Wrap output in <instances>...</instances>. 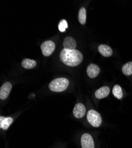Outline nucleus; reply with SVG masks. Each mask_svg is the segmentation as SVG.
<instances>
[{
  "instance_id": "1",
  "label": "nucleus",
  "mask_w": 132,
  "mask_h": 148,
  "mask_svg": "<svg viewBox=\"0 0 132 148\" xmlns=\"http://www.w3.org/2000/svg\"><path fill=\"white\" fill-rule=\"evenodd\" d=\"M60 59L62 62L69 66H76L83 60L82 53L76 49L68 50L64 49L60 53Z\"/></svg>"
},
{
  "instance_id": "16",
  "label": "nucleus",
  "mask_w": 132,
  "mask_h": 148,
  "mask_svg": "<svg viewBox=\"0 0 132 148\" xmlns=\"http://www.w3.org/2000/svg\"><path fill=\"white\" fill-rule=\"evenodd\" d=\"M113 94L114 95V97L118 98V99L119 100L122 99L123 94L122 89L120 87V86H119L118 85H114V87H113Z\"/></svg>"
},
{
  "instance_id": "2",
  "label": "nucleus",
  "mask_w": 132,
  "mask_h": 148,
  "mask_svg": "<svg viewBox=\"0 0 132 148\" xmlns=\"http://www.w3.org/2000/svg\"><path fill=\"white\" fill-rule=\"evenodd\" d=\"M69 80L65 78H58L53 79L49 85V89L53 92H62L67 89Z\"/></svg>"
},
{
  "instance_id": "17",
  "label": "nucleus",
  "mask_w": 132,
  "mask_h": 148,
  "mask_svg": "<svg viewBox=\"0 0 132 148\" xmlns=\"http://www.w3.org/2000/svg\"><path fill=\"white\" fill-rule=\"evenodd\" d=\"M68 23L66 20L63 19L62 20L60 21L59 24H58V29L61 32H65L66 29L68 28Z\"/></svg>"
},
{
  "instance_id": "3",
  "label": "nucleus",
  "mask_w": 132,
  "mask_h": 148,
  "mask_svg": "<svg viewBox=\"0 0 132 148\" xmlns=\"http://www.w3.org/2000/svg\"><path fill=\"white\" fill-rule=\"evenodd\" d=\"M87 120L90 124L95 127L100 126L102 123V119L100 114L94 110L88 111L87 113Z\"/></svg>"
},
{
  "instance_id": "14",
  "label": "nucleus",
  "mask_w": 132,
  "mask_h": 148,
  "mask_svg": "<svg viewBox=\"0 0 132 148\" xmlns=\"http://www.w3.org/2000/svg\"><path fill=\"white\" fill-rule=\"evenodd\" d=\"M86 18H87V14H86V10L84 7H82L79 11L78 13V20L79 23L83 25L86 23Z\"/></svg>"
},
{
  "instance_id": "7",
  "label": "nucleus",
  "mask_w": 132,
  "mask_h": 148,
  "mask_svg": "<svg viewBox=\"0 0 132 148\" xmlns=\"http://www.w3.org/2000/svg\"><path fill=\"white\" fill-rule=\"evenodd\" d=\"M11 88L12 85L10 82H5L1 86V89H0V99L3 100L6 99L11 91Z\"/></svg>"
},
{
  "instance_id": "6",
  "label": "nucleus",
  "mask_w": 132,
  "mask_h": 148,
  "mask_svg": "<svg viewBox=\"0 0 132 148\" xmlns=\"http://www.w3.org/2000/svg\"><path fill=\"white\" fill-rule=\"evenodd\" d=\"M86 108L84 105L81 103H77L74 108L73 114L74 116L77 119L82 118L85 115Z\"/></svg>"
},
{
  "instance_id": "15",
  "label": "nucleus",
  "mask_w": 132,
  "mask_h": 148,
  "mask_svg": "<svg viewBox=\"0 0 132 148\" xmlns=\"http://www.w3.org/2000/svg\"><path fill=\"white\" fill-rule=\"evenodd\" d=\"M122 72L124 75L126 76H130L132 74V62L124 64L122 67Z\"/></svg>"
},
{
  "instance_id": "8",
  "label": "nucleus",
  "mask_w": 132,
  "mask_h": 148,
  "mask_svg": "<svg viewBox=\"0 0 132 148\" xmlns=\"http://www.w3.org/2000/svg\"><path fill=\"white\" fill-rule=\"evenodd\" d=\"M100 72V68L95 64H90L87 69V73L88 76L91 78L97 77Z\"/></svg>"
},
{
  "instance_id": "12",
  "label": "nucleus",
  "mask_w": 132,
  "mask_h": 148,
  "mask_svg": "<svg viewBox=\"0 0 132 148\" xmlns=\"http://www.w3.org/2000/svg\"><path fill=\"white\" fill-rule=\"evenodd\" d=\"M13 122V118L10 117H5L3 116H1V117H0V128L4 130H7Z\"/></svg>"
},
{
  "instance_id": "13",
  "label": "nucleus",
  "mask_w": 132,
  "mask_h": 148,
  "mask_svg": "<svg viewBox=\"0 0 132 148\" xmlns=\"http://www.w3.org/2000/svg\"><path fill=\"white\" fill-rule=\"evenodd\" d=\"M36 61L27 58L23 59L21 62V66L25 69H32L36 66Z\"/></svg>"
},
{
  "instance_id": "5",
  "label": "nucleus",
  "mask_w": 132,
  "mask_h": 148,
  "mask_svg": "<svg viewBox=\"0 0 132 148\" xmlns=\"http://www.w3.org/2000/svg\"><path fill=\"white\" fill-rule=\"evenodd\" d=\"M81 146L82 148H94V142L92 137L88 133H84L81 137Z\"/></svg>"
},
{
  "instance_id": "10",
  "label": "nucleus",
  "mask_w": 132,
  "mask_h": 148,
  "mask_svg": "<svg viewBox=\"0 0 132 148\" xmlns=\"http://www.w3.org/2000/svg\"><path fill=\"white\" fill-rule=\"evenodd\" d=\"M110 88L107 86H104V87H101L98 90L96 91L95 93V95L96 98H98V99H102V98H105L109 95L110 93Z\"/></svg>"
},
{
  "instance_id": "4",
  "label": "nucleus",
  "mask_w": 132,
  "mask_h": 148,
  "mask_svg": "<svg viewBox=\"0 0 132 148\" xmlns=\"http://www.w3.org/2000/svg\"><path fill=\"white\" fill-rule=\"evenodd\" d=\"M55 44L52 40H47L41 45L42 53L45 56H49L54 52L55 49Z\"/></svg>"
},
{
  "instance_id": "9",
  "label": "nucleus",
  "mask_w": 132,
  "mask_h": 148,
  "mask_svg": "<svg viewBox=\"0 0 132 148\" xmlns=\"http://www.w3.org/2000/svg\"><path fill=\"white\" fill-rule=\"evenodd\" d=\"M63 46L64 49H68V50H74L77 46V43L73 38L68 36L64 39Z\"/></svg>"
},
{
  "instance_id": "11",
  "label": "nucleus",
  "mask_w": 132,
  "mask_h": 148,
  "mask_svg": "<svg viewBox=\"0 0 132 148\" xmlns=\"http://www.w3.org/2000/svg\"><path fill=\"white\" fill-rule=\"evenodd\" d=\"M98 50L100 54L105 57H110L113 55L112 49L106 45H100L98 46Z\"/></svg>"
}]
</instances>
